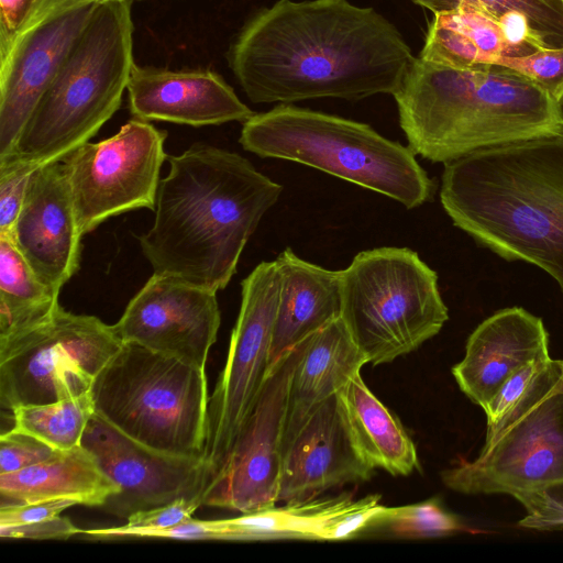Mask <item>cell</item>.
Wrapping results in <instances>:
<instances>
[{
	"mask_svg": "<svg viewBox=\"0 0 563 563\" xmlns=\"http://www.w3.org/2000/svg\"><path fill=\"white\" fill-rule=\"evenodd\" d=\"M462 529L459 518L434 498L398 507L378 504L358 537L434 538Z\"/></svg>",
	"mask_w": 563,
	"mask_h": 563,
	"instance_id": "29",
	"label": "cell"
},
{
	"mask_svg": "<svg viewBox=\"0 0 563 563\" xmlns=\"http://www.w3.org/2000/svg\"><path fill=\"white\" fill-rule=\"evenodd\" d=\"M302 342L272 366L222 470L205 492V505L241 514L278 503L287 398Z\"/></svg>",
	"mask_w": 563,
	"mask_h": 563,
	"instance_id": "13",
	"label": "cell"
},
{
	"mask_svg": "<svg viewBox=\"0 0 563 563\" xmlns=\"http://www.w3.org/2000/svg\"><path fill=\"white\" fill-rule=\"evenodd\" d=\"M152 228L139 238L157 275L218 292L283 186L244 156L203 143L167 156Z\"/></svg>",
	"mask_w": 563,
	"mask_h": 563,
	"instance_id": "2",
	"label": "cell"
},
{
	"mask_svg": "<svg viewBox=\"0 0 563 563\" xmlns=\"http://www.w3.org/2000/svg\"><path fill=\"white\" fill-rule=\"evenodd\" d=\"M494 65L511 68L534 81L563 106V46L541 48L523 56H505Z\"/></svg>",
	"mask_w": 563,
	"mask_h": 563,
	"instance_id": "34",
	"label": "cell"
},
{
	"mask_svg": "<svg viewBox=\"0 0 563 563\" xmlns=\"http://www.w3.org/2000/svg\"><path fill=\"white\" fill-rule=\"evenodd\" d=\"M152 538L222 540V533L217 520H198L190 518L174 527L154 533Z\"/></svg>",
	"mask_w": 563,
	"mask_h": 563,
	"instance_id": "39",
	"label": "cell"
},
{
	"mask_svg": "<svg viewBox=\"0 0 563 563\" xmlns=\"http://www.w3.org/2000/svg\"><path fill=\"white\" fill-rule=\"evenodd\" d=\"M548 357L549 334L542 319L520 307L506 308L471 333L465 355L452 374L460 389L485 411L514 373Z\"/></svg>",
	"mask_w": 563,
	"mask_h": 563,
	"instance_id": "20",
	"label": "cell"
},
{
	"mask_svg": "<svg viewBox=\"0 0 563 563\" xmlns=\"http://www.w3.org/2000/svg\"><path fill=\"white\" fill-rule=\"evenodd\" d=\"M241 286L225 365L208 401L203 460L212 478L224 466L271 371L280 289L275 261L260 263Z\"/></svg>",
	"mask_w": 563,
	"mask_h": 563,
	"instance_id": "11",
	"label": "cell"
},
{
	"mask_svg": "<svg viewBox=\"0 0 563 563\" xmlns=\"http://www.w3.org/2000/svg\"><path fill=\"white\" fill-rule=\"evenodd\" d=\"M338 398L352 440L371 467L407 476L419 466L416 446L401 422L369 390L360 373Z\"/></svg>",
	"mask_w": 563,
	"mask_h": 563,
	"instance_id": "24",
	"label": "cell"
},
{
	"mask_svg": "<svg viewBox=\"0 0 563 563\" xmlns=\"http://www.w3.org/2000/svg\"><path fill=\"white\" fill-rule=\"evenodd\" d=\"M505 56H518L501 23L490 14L463 4L435 13L419 57L455 68L494 64Z\"/></svg>",
	"mask_w": 563,
	"mask_h": 563,
	"instance_id": "25",
	"label": "cell"
},
{
	"mask_svg": "<svg viewBox=\"0 0 563 563\" xmlns=\"http://www.w3.org/2000/svg\"><path fill=\"white\" fill-rule=\"evenodd\" d=\"M133 59L131 0H102L7 157L34 167L63 161L118 111Z\"/></svg>",
	"mask_w": 563,
	"mask_h": 563,
	"instance_id": "5",
	"label": "cell"
},
{
	"mask_svg": "<svg viewBox=\"0 0 563 563\" xmlns=\"http://www.w3.org/2000/svg\"><path fill=\"white\" fill-rule=\"evenodd\" d=\"M558 360L530 397L486 435L479 455L441 473L443 484L467 495L506 494L527 515L519 526L563 527V391Z\"/></svg>",
	"mask_w": 563,
	"mask_h": 563,
	"instance_id": "7",
	"label": "cell"
},
{
	"mask_svg": "<svg viewBox=\"0 0 563 563\" xmlns=\"http://www.w3.org/2000/svg\"><path fill=\"white\" fill-rule=\"evenodd\" d=\"M374 495L353 499L351 495L313 498L289 503L282 507L242 514L231 519L217 520L222 540L257 541L301 539L325 541L328 529L343 515L366 503Z\"/></svg>",
	"mask_w": 563,
	"mask_h": 563,
	"instance_id": "26",
	"label": "cell"
},
{
	"mask_svg": "<svg viewBox=\"0 0 563 563\" xmlns=\"http://www.w3.org/2000/svg\"><path fill=\"white\" fill-rule=\"evenodd\" d=\"M102 0L66 4L26 30L0 62V159L26 121Z\"/></svg>",
	"mask_w": 563,
	"mask_h": 563,
	"instance_id": "16",
	"label": "cell"
},
{
	"mask_svg": "<svg viewBox=\"0 0 563 563\" xmlns=\"http://www.w3.org/2000/svg\"><path fill=\"white\" fill-rule=\"evenodd\" d=\"M202 505H205V495L180 498L168 505L137 512L131 516L124 526L81 530V533L95 538H152L154 533L161 530L190 519L192 514Z\"/></svg>",
	"mask_w": 563,
	"mask_h": 563,
	"instance_id": "31",
	"label": "cell"
},
{
	"mask_svg": "<svg viewBox=\"0 0 563 563\" xmlns=\"http://www.w3.org/2000/svg\"><path fill=\"white\" fill-rule=\"evenodd\" d=\"M81 445L119 486L100 507L121 519L205 495L212 473L202 457L174 455L146 446L108 423L96 412Z\"/></svg>",
	"mask_w": 563,
	"mask_h": 563,
	"instance_id": "14",
	"label": "cell"
},
{
	"mask_svg": "<svg viewBox=\"0 0 563 563\" xmlns=\"http://www.w3.org/2000/svg\"><path fill=\"white\" fill-rule=\"evenodd\" d=\"M394 97L409 147L433 163L563 129V106L500 65L455 68L415 57Z\"/></svg>",
	"mask_w": 563,
	"mask_h": 563,
	"instance_id": "4",
	"label": "cell"
},
{
	"mask_svg": "<svg viewBox=\"0 0 563 563\" xmlns=\"http://www.w3.org/2000/svg\"><path fill=\"white\" fill-rule=\"evenodd\" d=\"M58 452L30 434L11 429L0 437V474L41 463Z\"/></svg>",
	"mask_w": 563,
	"mask_h": 563,
	"instance_id": "36",
	"label": "cell"
},
{
	"mask_svg": "<svg viewBox=\"0 0 563 563\" xmlns=\"http://www.w3.org/2000/svg\"><path fill=\"white\" fill-rule=\"evenodd\" d=\"M78 505L71 498H53L35 503L0 508V526L22 525L49 519Z\"/></svg>",
	"mask_w": 563,
	"mask_h": 563,
	"instance_id": "38",
	"label": "cell"
},
{
	"mask_svg": "<svg viewBox=\"0 0 563 563\" xmlns=\"http://www.w3.org/2000/svg\"><path fill=\"white\" fill-rule=\"evenodd\" d=\"M76 1L81 0H0V62L32 25Z\"/></svg>",
	"mask_w": 563,
	"mask_h": 563,
	"instance_id": "33",
	"label": "cell"
},
{
	"mask_svg": "<svg viewBox=\"0 0 563 563\" xmlns=\"http://www.w3.org/2000/svg\"><path fill=\"white\" fill-rule=\"evenodd\" d=\"M368 363L341 318L302 341L287 398L283 453L307 420Z\"/></svg>",
	"mask_w": 563,
	"mask_h": 563,
	"instance_id": "22",
	"label": "cell"
},
{
	"mask_svg": "<svg viewBox=\"0 0 563 563\" xmlns=\"http://www.w3.org/2000/svg\"><path fill=\"white\" fill-rule=\"evenodd\" d=\"M78 533L81 530L60 516L30 523L0 526V537L8 539L62 540Z\"/></svg>",
	"mask_w": 563,
	"mask_h": 563,
	"instance_id": "37",
	"label": "cell"
},
{
	"mask_svg": "<svg viewBox=\"0 0 563 563\" xmlns=\"http://www.w3.org/2000/svg\"><path fill=\"white\" fill-rule=\"evenodd\" d=\"M37 167L0 161V233L11 232L22 209L31 174Z\"/></svg>",
	"mask_w": 563,
	"mask_h": 563,
	"instance_id": "35",
	"label": "cell"
},
{
	"mask_svg": "<svg viewBox=\"0 0 563 563\" xmlns=\"http://www.w3.org/2000/svg\"><path fill=\"white\" fill-rule=\"evenodd\" d=\"M95 412L157 451L203 459L208 413L205 368L123 342L90 389Z\"/></svg>",
	"mask_w": 563,
	"mask_h": 563,
	"instance_id": "8",
	"label": "cell"
},
{
	"mask_svg": "<svg viewBox=\"0 0 563 563\" xmlns=\"http://www.w3.org/2000/svg\"><path fill=\"white\" fill-rule=\"evenodd\" d=\"M239 142L260 157L310 166L407 209L429 201L434 190L409 146L333 114L282 103L243 122Z\"/></svg>",
	"mask_w": 563,
	"mask_h": 563,
	"instance_id": "6",
	"label": "cell"
},
{
	"mask_svg": "<svg viewBox=\"0 0 563 563\" xmlns=\"http://www.w3.org/2000/svg\"><path fill=\"white\" fill-rule=\"evenodd\" d=\"M413 59L387 19L347 0H278L246 23L228 54L254 103L394 96Z\"/></svg>",
	"mask_w": 563,
	"mask_h": 563,
	"instance_id": "1",
	"label": "cell"
},
{
	"mask_svg": "<svg viewBox=\"0 0 563 563\" xmlns=\"http://www.w3.org/2000/svg\"><path fill=\"white\" fill-rule=\"evenodd\" d=\"M440 201L475 242L536 265L563 294V129L444 163Z\"/></svg>",
	"mask_w": 563,
	"mask_h": 563,
	"instance_id": "3",
	"label": "cell"
},
{
	"mask_svg": "<svg viewBox=\"0 0 563 563\" xmlns=\"http://www.w3.org/2000/svg\"><path fill=\"white\" fill-rule=\"evenodd\" d=\"M434 14L467 4L485 11L499 22L510 12L523 14L533 32L550 48L563 46V0H411Z\"/></svg>",
	"mask_w": 563,
	"mask_h": 563,
	"instance_id": "30",
	"label": "cell"
},
{
	"mask_svg": "<svg viewBox=\"0 0 563 563\" xmlns=\"http://www.w3.org/2000/svg\"><path fill=\"white\" fill-rule=\"evenodd\" d=\"M341 280V319L373 365L415 351L449 319L437 273L408 247L362 251Z\"/></svg>",
	"mask_w": 563,
	"mask_h": 563,
	"instance_id": "9",
	"label": "cell"
},
{
	"mask_svg": "<svg viewBox=\"0 0 563 563\" xmlns=\"http://www.w3.org/2000/svg\"><path fill=\"white\" fill-rule=\"evenodd\" d=\"M373 472L352 440L336 394L314 410L284 450L277 501H307L328 489L368 481Z\"/></svg>",
	"mask_w": 563,
	"mask_h": 563,
	"instance_id": "18",
	"label": "cell"
},
{
	"mask_svg": "<svg viewBox=\"0 0 563 563\" xmlns=\"http://www.w3.org/2000/svg\"><path fill=\"white\" fill-rule=\"evenodd\" d=\"M553 362L551 357L530 362L501 385L484 411L487 418L486 435L494 432L530 397L551 369Z\"/></svg>",
	"mask_w": 563,
	"mask_h": 563,
	"instance_id": "32",
	"label": "cell"
},
{
	"mask_svg": "<svg viewBox=\"0 0 563 563\" xmlns=\"http://www.w3.org/2000/svg\"><path fill=\"white\" fill-rule=\"evenodd\" d=\"M220 323L216 291L153 273L112 327L122 342L205 368Z\"/></svg>",
	"mask_w": 563,
	"mask_h": 563,
	"instance_id": "15",
	"label": "cell"
},
{
	"mask_svg": "<svg viewBox=\"0 0 563 563\" xmlns=\"http://www.w3.org/2000/svg\"><path fill=\"white\" fill-rule=\"evenodd\" d=\"M123 342L99 318L62 306L41 325L0 342V405H43L90 391Z\"/></svg>",
	"mask_w": 563,
	"mask_h": 563,
	"instance_id": "10",
	"label": "cell"
},
{
	"mask_svg": "<svg viewBox=\"0 0 563 563\" xmlns=\"http://www.w3.org/2000/svg\"><path fill=\"white\" fill-rule=\"evenodd\" d=\"M134 118L191 126L245 122L254 112L217 73L133 65L128 84Z\"/></svg>",
	"mask_w": 563,
	"mask_h": 563,
	"instance_id": "19",
	"label": "cell"
},
{
	"mask_svg": "<svg viewBox=\"0 0 563 563\" xmlns=\"http://www.w3.org/2000/svg\"><path fill=\"white\" fill-rule=\"evenodd\" d=\"M36 277L55 290L77 273L82 233L63 161L31 174L20 214L9 232Z\"/></svg>",
	"mask_w": 563,
	"mask_h": 563,
	"instance_id": "17",
	"label": "cell"
},
{
	"mask_svg": "<svg viewBox=\"0 0 563 563\" xmlns=\"http://www.w3.org/2000/svg\"><path fill=\"white\" fill-rule=\"evenodd\" d=\"M275 261L279 301L271 347V368L305 339L341 318V271H330L285 249Z\"/></svg>",
	"mask_w": 563,
	"mask_h": 563,
	"instance_id": "21",
	"label": "cell"
},
{
	"mask_svg": "<svg viewBox=\"0 0 563 563\" xmlns=\"http://www.w3.org/2000/svg\"><path fill=\"white\" fill-rule=\"evenodd\" d=\"M560 376L556 384L558 389L563 391V360H558Z\"/></svg>",
	"mask_w": 563,
	"mask_h": 563,
	"instance_id": "40",
	"label": "cell"
},
{
	"mask_svg": "<svg viewBox=\"0 0 563 563\" xmlns=\"http://www.w3.org/2000/svg\"><path fill=\"white\" fill-rule=\"evenodd\" d=\"M119 492L93 455L82 445L58 452L23 470L0 474V508L53 498L101 507Z\"/></svg>",
	"mask_w": 563,
	"mask_h": 563,
	"instance_id": "23",
	"label": "cell"
},
{
	"mask_svg": "<svg viewBox=\"0 0 563 563\" xmlns=\"http://www.w3.org/2000/svg\"><path fill=\"white\" fill-rule=\"evenodd\" d=\"M59 292L36 277L11 235L0 233V342L48 321Z\"/></svg>",
	"mask_w": 563,
	"mask_h": 563,
	"instance_id": "27",
	"label": "cell"
},
{
	"mask_svg": "<svg viewBox=\"0 0 563 563\" xmlns=\"http://www.w3.org/2000/svg\"><path fill=\"white\" fill-rule=\"evenodd\" d=\"M93 413L89 391L49 404L19 406L12 410V429L64 452L81 445L85 429Z\"/></svg>",
	"mask_w": 563,
	"mask_h": 563,
	"instance_id": "28",
	"label": "cell"
},
{
	"mask_svg": "<svg viewBox=\"0 0 563 563\" xmlns=\"http://www.w3.org/2000/svg\"><path fill=\"white\" fill-rule=\"evenodd\" d=\"M166 136L133 118L114 135L87 142L63 159L82 235L121 213L155 210Z\"/></svg>",
	"mask_w": 563,
	"mask_h": 563,
	"instance_id": "12",
	"label": "cell"
}]
</instances>
